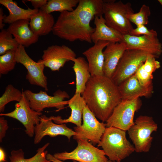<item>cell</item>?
<instances>
[{"instance_id": "obj_39", "label": "cell", "mask_w": 162, "mask_h": 162, "mask_svg": "<svg viewBox=\"0 0 162 162\" xmlns=\"http://www.w3.org/2000/svg\"><path fill=\"white\" fill-rule=\"evenodd\" d=\"M108 162H112V161L110 160H109L108 161Z\"/></svg>"}, {"instance_id": "obj_6", "label": "cell", "mask_w": 162, "mask_h": 162, "mask_svg": "<svg viewBox=\"0 0 162 162\" xmlns=\"http://www.w3.org/2000/svg\"><path fill=\"white\" fill-rule=\"evenodd\" d=\"M142 105L140 98L122 100L106 122V127H112L128 131L134 124L135 113Z\"/></svg>"}, {"instance_id": "obj_1", "label": "cell", "mask_w": 162, "mask_h": 162, "mask_svg": "<svg viewBox=\"0 0 162 162\" xmlns=\"http://www.w3.org/2000/svg\"><path fill=\"white\" fill-rule=\"evenodd\" d=\"M103 2L102 0H80L73 11L60 13L53 27V34L71 42L92 43L95 28L90 23L96 16L103 15Z\"/></svg>"}, {"instance_id": "obj_22", "label": "cell", "mask_w": 162, "mask_h": 162, "mask_svg": "<svg viewBox=\"0 0 162 162\" xmlns=\"http://www.w3.org/2000/svg\"><path fill=\"white\" fill-rule=\"evenodd\" d=\"M55 23L54 17L51 14L39 9L30 20L29 27L38 36L46 35L52 31Z\"/></svg>"}, {"instance_id": "obj_24", "label": "cell", "mask_w": 162, "mask_h": 162, "mask_svg": "<svg viewBox=\"0 0 162 162\" xmlns=\"http://www.w3.org/2000/svg\"><path fill=\"white\" fill-rule=\"evenodd\" d=\"M160 67V62L153 56L148 54L145 62L135 74L140 84L145 87L153 86V73Z\"/></svg>"}, {"instance_id": "obj_3", "label": "cell", "mask_w": 162, "mask_h": 162, "mask_svg": "<svg viewBox=\"0 0 162 162\" xmlns=\"http://www.w3.org/2000/svg\"><path fill=\"white\" fill-rule=\"evenodd\" d=\"M126 131L112 127H106L98 144L109 160L121 162L135 151L134 145L128 140Z\"/></svg>"}, {"instance_id": "obj_30", "label": "cell", "mask_w": 162, "mask_h": 162, "mask_svg": "<svg viewBox=\"0 0 162 162\" xmlns=\"http://www.w3.org/2000/svg\"><path fill=\"white\" fill-rule=\"evenodd\" d=\"M15 51H10L0 56V74H6L15 68Z\"/></svg>"}, {"instance_id": "obj_11", "label": "cell", "mask_w": 162, "mask_h": 162, "mask_svg": "<svg viewBox=\"0 0 162 162\" xmlns=\"http://www.w3.org/2000/svg\"><path fill=\"white\" fill-rule=\"evenodd\" d=\"M82 117V124L74 128L77 133L73 138L88 140L94 144H98L106 128V123L100 122L86 105L83 109Z\"/></svg>"}, {"instance_id": "obj_40", "label": "cell", "mask_w": 162, "mask_h": 162, "mask_svg": "<svg viewBox=\"0 0 162 162\" xmlns=\"http://www.w3.org/2000/svg\"></svg>"}, {"instance_id": "obj_5", "label": "cell", "mask_w": 162, "mask_h": 162, "mask_svg": "<svg viewBox=\"0 0 162 162\" xmlns=\"http://www.w3.org/2000/svg\"><path fill=\"white\" fill-rule=\"evenodd\" d=\"M157 124L152 117L141 115L127 131L129 138L137 153L149 151L153 139L152 133L157 131Z\"/></svg>"}, {"instance_id": "obj_37", "label": "cell", "mask_w": 162, "mask_h": 162, "mask_svg": "<svg viewBox=\"0 0 162 162\" xmlns=\"http://www.w3.org/2000/svg\"><path fill=\"white\" fill-rule=\"evenodd\" d=\"M6 155L4 149L1 147L0 148V162H6Z\"/></svg>"}, {"instance_id": "obj_36", "label": "cell", "mask_w": 162, "mask_h": 162, "mask_svg": "<svg viewBox=\"0 0 162 162\" xmlns=\"http://www.w3.org/2000/svg\"><path fill=\"white\" fill-rule=\"evenodd\" d=\"M46 158L47 160L51 162H64V161L59 160L55 158L53 155L50 154L48 153L46 155ZM73 162H79L77 161L74 160Z\"/></svg>"}, {"instance_id": "obj_9", "label": "cell", "mask_w": 162, "mask_h": 162, "mask_svg": "<svg viewBox=\"0 0 162 162\" xmlns=\"http://www.w3.org/2000/svg\"><path fill=\"white\" fill-rule=\"evenodd\" d=\"M15 60L16 63L22 64L27 69L26 79L31 84L40 86L48 91L47 78L44 72L45 66L42 59L35 62L27 54L25 47L20 45L15 51Z\"/></svg>"}, {"instance_id": "obj_17", "label": "cell", "mask_w": 162, "mask_h": 162, "mask_svg": "<svg viewBox=\"0 0 162 162\" xmlns=\"http://www.w3.org/2000/svg\"><path fill=\"white\" fill-rule=\"evenodd\" d=\"M127 50L126 45L124 41L109 42L103 51L104 75L111 79L120 59Z\"/></svg>"}, {"instance_id": "obj_34", "label": "cell", "mask_w": 162, "mask_h": 162, "mask_svg": "<svg viewBox=\"0 0 162 162\" xmlns=\"http://www.w3.org/2000/svg\"><path fill=\"white\" fill-rule=\"evenodd\" d=\"M47 0H29L34 9H40L45 5L47 3Z\"/></svg>"}, {"instance_id": "obj_7", "label": "cell", "mask_w": 162, "mask_h": 162, "mask_svg": "<svg viewBox=\"0 0 162 162\" xmlns=\"http://www.w3.org/2000/svg\"><path fill=\"white\" fill-rule=\"evenodd\" d=\"M149 54L142 51L127 50L120 59L111 78L117 86L134 74Z\"/></svg>"}, {"instance_id": "obj_35", "label": "cell", "mask_w": 162, "mask_h": 162, "mask_svg": "<svg viewBox=\"0 0 162 162\" xmlns=\"http://www.w3.org/2000/svg\"><path fill=\"white\" fill-rule=\"evenodd\" d=\"M6 16L4 14L3 10L2 8H0V29L2 30L4 29L5 26L4 22V19Z\"/></svg>"}, {"instance_id": "obj_19", "label": "cell", "mask_w": 162, "mask_h": 162, "mask_svg": "<svg viewBox=\"0 0 162 162\" xmlns=\"http://www.w3.org/2000/svg\"><path fill=\"white\" fill-rule=\"evenodd\" d=\"M30 20H21L10 24L7 29L20 45L28 47L36 43L39 37L29 27Z\"/></svg>"}, {"instance_id": "obj_33", "label": "cell", "mask_w": 162, "mask_h": 162, "mask_svg": "<svg viewBox=\"0 0 162 162\" xmlns=\"http://www.w3.org/2000/svg\"><path fill=\"white\" fill-rule=\"evenodd\" d=\"M9 127L8 122L4 116L0 117V142L2 141L3 139L5 136L7 130Z\"/></svg>"}, {"instance_id": "obj_27", "label": "cell", "mask_w": 162, "mask_h": 162, "mask_svg": "<svg viewBox=\"0 0 162 162\" xmlns=\"http://www.w3.org/2000/svg\"><path fill=\"white\" fill-rule=\"evenodd\" d=\"M80 0H49L47 3L40 9L49 14L55 11L60 13L71 11L78 5Z\"/></svg>"}, {"instance_id": "obj_25", "label": "cell", "mask_w": 162, "mask_h": 162, "mask_svg": "<svg viewBox=\"0 0 162 162\" xmlns=\"http://www.w3.org/2000/svg\"><path fill=\"white\" fill-rule=\"evenodd\" d=\"M73 68L76 76V89L75 93L81 94L86 84L91 77L88 62L85 58L79 57L75 58Z\"/></svg>"}, {"instance_id": "obj_15", "label": "cell", "mask_w": 162, "mask_h": 162, "mask_svg": "<svg viewBox=\"0 0 162 162\" xmlns=\"http://www.w3.org/2000/svg\"><path fill=\"white\" fill-rule=\"evenodd\" d=\"M127 50H135L145 52L158 58L162 53V44L157 35L136 36L130 34L123 35V41Z\"/></svg>"}, {"instance_id": "obj_26", "label": "cell", "mask_w": 162, "mask_h": 162, "mask_svg": "<svg viewBox=\"0 0 162 162\" xmlns=\"http://www.w3.org/2000/svg\"><path fill=\"white\" fill-rule=\"evenodd\" d=\"M50 144L49 142L47 143L39 148L36 151V154L28 158H25L24 153L22 149L13 150L9 157V162H51L46 159L48 151L45 150Z\"/></svg>"}, {"instance_id": "obj_13", "label": "cell", "mask_w": 162, "mask_h": 162, "mask_svg": "<svg viewBox=\"0 0 162 162\" xmlns=\"http://www.w3.org/2000/svg\"><path fill=\"white\" fill-rule=\"evenodd\" d=\"M43 53L42 60L45 67L52 71H59L66 62L73 61L76 58L74 52L64 45H51L44 50Z\"/></svg>"}, {"instance_id": "obj_20", "label": "cell", "mask_w": 162, "mask_h": 162, "mask_svg": "<svg viewBox=\"0 0 162 162\" xmlns=\"http://www.w3.org/2000/svg\"><path fill=\"white\" fill-rule=\"evenodd\" d=\"M94 23L95 28L92 40L94 44L100 40L115 43L123 41V35L107 25L103 15L96 16Z\"/></svg>"}, {"instance_id": "obj_2", "label": "cell", "mask_w": 162, "mask_h": 162, "mask_svg": "<svg viewBox=\"0 0 162 162\" xmlns=\"http://www.w3.org/2000/svg\"><path fill=\"white\" fill-rule=\"evenodd\" d=\"M81 95L89 110L103 122L122 100L118 86L104 75L91 76Z\"/></svg>"}, {"instance_id": "obj_21", "label": "cell", "mask_w": 162, "mask_h": 162, "mask_svg": "<svg viewBox=\"0 0 162 162\" xmlns=\"http://www.w3.org/2000/svg\"><path fill=\"white\" fill-rule=\"evenodd\" d=\"M81 94L75 93L68 100V104L71 110V114L69 118L62 119L60 116H50L52 120L57 124L71 123L79 127L82 125V120L83 109L86 104Z\"/></svg>"}, {"instance_id": "obj_12", "label": "cell", "mask_w": 162, "mask_h": 162, "mask_svg": "<svg viewBox=\"0 0 162 162\" xmlns=\"http://www.w3.org/2000/svg\"><path fill=\"white\" fill-rule=\"evenodd\" d=\"M22 91V98L20 102L15 104L14 110L8 113H1L0 116L12 118L20 121L24 126L26 134L32 137L34 135L35 126L39 124L40 116L42 114L31 107L28 100Z\"/></svg>"}, {"instance_id": "obj_32", "label": "cell", "mask_w": 162, "mask_h": 162, "mask_svg": "<svg viewBox=\"0 0 162 162\" xmlns=\"http://www.w3.org/2000/svg\"><path fill=\"white\" fill-rule=\"evenodd\" d=\"M130 35L139 36L142 35H157L156 31L153 29H149L144 25L137 26L131 31Z\"/></svg>"}, {"instance_id": "obj_18", "label": "cell", "mask_w": 162, "mask_h": 162, "mask_svg": "<svg viewBox=\"0 0 162 162\" xmlns=\"http://www.w3.org/2000/svg\"><path fill=\"white\" fill-rule=\"evenodd\" d=\"M109 42L100 40L82 53L88 61L89 72L92 76L104 75V49Z\"/></svg>"}, {"instance_id": "obj_29", "label": "cell", "mask_w": 162, "mask_h": 162, "mask_svg": "<svg viewBox=\"0 0 162 162\" xmlns=\"http://www.w3.org/2000/svg\"><path fill=\"white\" fill-rule=\"evenodd\" d=\"M12 35L7 29L0 32V55H2L10 51H16L20 45Z\"/></svg>"}, {"instance_id": "obj_16", "label": "cell", "mask_w": 162, "mask_h": 162, "mask_svg": "<svg viewBox=\"0 0 162 162\" xmlns=\"http://www.w3.org/2000/svg\"><path fill=\"white\" fill-rule=\"evenodd\" d=\"M118 86L122 100H133L142 97L148 98L153 93V86L149 87L143 86L135 74Z\"/></svg>"}, {"instance_id": "obj_23", "label": "cell", "mask_w": 162, "mask_h": 162, "mask_svg": "<svg viewBox=\"0 0 162 162\" xmlns=\"http://www.w3.org/2000/svg\"><path fill=\"white\" fill-rule=\"evenodd\" d=\"M0 4L8 10L9 14L5 16L4 22L11 24L21 20H30L32 16L37 13L38 9L28 8L25 9L19 7L17 3L12 0H0Z\"/></svg>"}, {"instance_id": "obj_8", "label": "cell", "mask_w": 162, "mask_h": 162, "mask_svg": "<svg viewBox=\"0 0 162 162\" xmlns=\"http://www.w3.org/2000/svg\"><path fill=\"white\" fill-rule=\"evenodd\" d=\"M76 148L70 152H65L55 153L53 156L61 161L71 160L79 162H108L102 149L95 147L88 140H76Z\"/></svg>"}, {"instance_id": "obj_4", "label": "cell", "mask_w": 162, "mask_h": 162, "mask_svg": "<svg viewBox=\"0 0 162 162\" xmlns=\"http://www.w3.org/2000/svg\"><path fill=\"white\" fill-rule=\"evenodd\" d=\"M103 11L107 25L123 35L130 34L134 28L129 18L134 13L130 2L104 0Z\"/></svg>"}, {"instance_id": "obj_10", "label": "cell", "mask_w": 162, "mask_h": 162, "mask_svg": "<svg viewBox=\"0 0 162 162\" xmlns=\"http://www.w3.org/2000/svg\"><path fill=\"white\" fill-rule=\"evenodd\" d=\"M23 92L29 101L31 107L39 112L49 108H55L58 111L62 110L68 103V100H65V99L69 97L66 92L60 90L55 92L53 96H50L46 92L41 90L37 93L29 90H25Z\"/></svg>"}, {"instance_id": "obj_14", "label": "cell", "mask_w": 162, "mask_h": 162, "mask_svg": "<svg viewBox=\"0 0 162 162\" xmlns=\"http://www.w3.org/2000/svg\"><path fill=\"white\" fill-rule=\"evenodd\" d=\"M40 122L35 126L34 142L35 144L40 143L46 136L51 137L58 135L66 136L68 140L76 134V132L68 128L65 124H57L52 122L50 117L42 115Z\"/></svg>"}, {"instance_id": "obj_31", "label": "cell", "mask_w": 162, "mask_h": 162, "mask_svg": "<svg viewBox=\"0 0 162 162\" xmlns=\"http://www.w3.org/2000/svg\"><path fill=\"white\" fill-rule=\"evenodd\" d=\"M150 14L149 7L143 4L138 12L134 13L130 16L129 19L130 22L135 24L136 26H145L149 23L148 17Z\"/></svg>"}, {"instance_id": "obj_28", "label": "cell", "mask_w": 162, "mask_h": 162, "mask_svg": "<svg viewBox=\"0 0 162 162\" xmlns=\"http://www.w3.org/2000/svg\"><path fill=\"white\" fill-rule=\"evenodd\" d=\"M22 96V91H20L11 84L8 85L0 98V112L4 111L5 106L9 102L12 101L20 102Z\"/></svg>"}, {"instance_id": "obj_38", "label": "cell", "mask_w": 162, "mask_h": 162, "mask_svg": "<svg viewBox=\"0 0 162 162\" xmlns=\"http://www.w3.org/2000/svg\"><path fill=\"white\" fill-rule=\"evenodd\" d=\"M158 1L162 6V0H158Z\"/></svg>"}]
</instances>
